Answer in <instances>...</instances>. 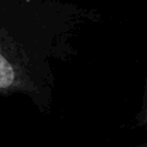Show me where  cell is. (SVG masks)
<instances>
[{"instance_id": "7a4b0ae2", "label": "cell", "mask_w": 147, "mask_h": 147, "mask_svg": "<svg viewBox=\"0 0 147 147\" xmlns=\"http://www.w3.org/2000/svg\"><path fill=\"white\" fill-rule=\"evenodd\" d=\"M54 74L13 57L0 49V94H23L41 114L52 107Z\"/></svg>"}, {"instance_id": "3957f363", "label": "cell", "mask_w": 147, "mask_h": 147, "mask_svg": "<svg viewBox=\"0 0 147 147\" xmlns=\"http://www.w3.org/2000/svg\"><path fill=\"white\" fill-rule=\"evenodd\" d=\"M136 123H137L138 127H147V76H146V85H145V92H143L142 105H141V109L137 112Z\"/></svg>"}, {"instance_id": "6da1fadb", "label": "cell", "mask_w": 147, "mask_h": 147, "mask_svg": "<svg viewBox=\"0 0 147 147\" xmlns=\"http://www.w3.org/2000/svg\"><path fill=\"white\" fill-rule=\"evenodd\" d=\"M88 18L85 9L56 1L0 0V49L47 71L52 59L74 53V31Z\"/></svg>"}, {"instance_id": "277c9868", "label": "cell", "mask_w": 147, "mask_h": 147, "mask_svg": "<svg viewBox=\"0 0 147 147\" xmlns=\"http://www.w3.org/2000/svg\"><path fill=\"white\" fill-rule=\"evenodd\" d=\"M132 147H147V142H145V143H141V145H136V146H132Z\"/></svg>"}]
</instances>
